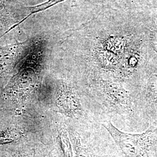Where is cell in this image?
<instances>
[{"label": "cell", "mask_w": 157, "mask_h": 157, "mask_svg": "<svg viewBox=\"0 0 157 157\" xmlns=\"http://www.w3.org/2000/svg\"><path fill=\"white\" fill-rule=\"evenodd\" d=\"M102 125L107 129L121 151L122 157H156L157 129L151 126L140 134L121 132L111 120Z\"/></svg>", "instance_id": "1"}, {"label": "cell", "mask_w": 157, "mask_h": 157, "mask_svg": "<svg viewBox=\"0 0 157 157\" xmlns=\"http://www.w3.org/2000/svg\"><path fill=\"white\" fill-rule=\"evenodd\" d=\"M32 9L20 0H0V37L28 16Z\"/></svg>", "instance_id": "2"}, {"label": "cell", "mask_w": 157, "mask_h": 157, "mask_svg": "<svg viewBox=\"0 0 157 157\" xmlns=\"http://www.w3.org/2000/svg\"><path fill=\"white\" fill-rule=\"evenodd\" d=\"M56 102L60 111L69 117L78 118L82 113V105L78 96L73 89L67 85H62L59 91Z\"/></svg>", "instance_id": "3"}, {"label": "cell", "mask_w": 157, "mask_h": 157, "mask_svg": "<svg viewBox=\"0 0 157 157\" xmlns=\"http://www.w3.org/2000/svg\"><path fill=\"white\" fill-rule=\"evenodd\" d=\"M101 86L105 95L115 105L124 109L130 107L131 101L129 93L121 84L103 81Z\"/></svg>", "instance_id": "4"}, {"label": "cell", "mask_w": 157, "mask_h": 157, "mask_svg": "<svg viewBox=\"0 0 157 157\" xmlns=\"http://www.w3.org/2000/svg\"><path fill=\"white\" fill-rule=\"evenodd\" d=\"M22 42L0 46V76L10 71L17 62Z\"/></svg>", "instance_id": "5"}, {"label": "cell", "mask_w": 157, "mask_h": 157, "mask_svg": "<svg viewBox=\"0 0 157 157\" xmlns=\"http://www.w3.org/2000/svg\"><path fill=\"white\" fill-rule=\"evenodd\" d=\"M58 140L63 157H73L71 144L65 129L61 128L59 130Z\"/></svg>", "instance_id": "6"}, {"label": "cell", "mask_w": 157, "mask_h": 157, "mask_svg": "<svg viewBox=\"0 0 157 157\" xmlns=\"http://www.w3.org/2000/svg\"><path fill=\"white\" fill-rule=\"evenodd\" d=\"M22 133L17 130H12L0 132V145L9 144L19 140Z\"/></svg>", "instance_id": "7"}, {"label": "cell", "mask_w": 157, "mask_h": 157, "mask_svg": "<svg viewBox=\"0 0 157 157\" xmlns=\"http://www.w3.org/2000/svg\"><path fill=\"white\" fill-rule=\"evenodd\" d=\"M76 157H94L92 152L83 144L79 137H73Z\"/></svg>", "instance_id": "8"}, {"label": "cell", "mask_w": 157, "mask_h": 157, "mask_svg": "<svg viewBox=\"0 0 157 157\" xmlns=\"http://www.w3.org/2000/svg\"><path fill=\"white\" fill-rule=\"evenodd\" d=\"M147 96L151 101H157V75H153L148 80Z\"/></svg>", "instance_id": "9"}, {"label": "cell", "mask_w": 157, "mask_h": 157, "mask_svg": "<svg viewBox=\"0 0 157 157\" xmlns=\"http://www.w3.org/2000/svg\"><path fill=\"white\" fill-rule=\"evenodd\" d=\"M14 157H32L30 156V155H28V154H19L18 155H17L16 156Z\"/></svg>", "instance_id": "10"}]
</instances>
